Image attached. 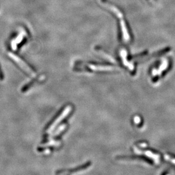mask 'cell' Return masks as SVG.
Returning <instances> with one entry per match:
<instances>
[{"label":"cell","instance_id":"8992f818","mask_svg":"<svg viewBox=\"0 0 175 175\" xmlns=\"http://www.w3.org/2000/svg\"><path fill=\"white\" fill-rule=\"evenodd\" d=\"M66 125L65 124H64V125H61L59 126V128L57 129V130H56L55 132L53 133V135H51V137H54V136H56V135H59V133H61L62 131L65 129Z\"/></svg>","mask_w":175,"mask_h":175},{"label":"cell","instance_id":"ba28073f","mask_svg":"<svg viewBox=\"0 0 175 175\" xmlns=\"http://www.w3.org/2000/svg\"><path fill=\"white\" fill-rule=\"evenodd\" d=\"M3 78H4V76H3V73H2V72L1 70V69L0 68V80L2 81L3 79Z\"/></svg>","mask_w":175,"mask_h":175},{"label":"cell","instance_id":"277c9868","mask_svg":"<svg viewBox=\"0 0 175 175\" xmlns=\"http://www.w3.org/2000/svg\"><path fill=\"white\" fill-rule=\"evenodd\" d=\"M89 68L92 70H97V71H104V70H109L112 69L110 66H106L96 65H89Z\"/></svg>","mask_w":175,"mask_h":175},{"label":"cell","instance_id":"7a4b0ae2","mask_svg":"<svg viewBox=\"0 0 175 175\" xmlns=\"http://www.w3.org/2000/svg\"><path fill=\"white\" fill-rule=\"evenodd\" d=\"M9 56L20 66L21 68H22L30 77H32L33 78L36 77V74L23 60H22L21 59L19 58V57L16 56V54L12 53H9Z\"/></svg>","mask_w":175,"mask_h":175},{"label":"cell","instance_id":"9c48e42d","mask_svg":"<svg viewBox=\"0 0 175 175\" xmlns=\"http://www.w3.org/2000/svg\"><path fill=\"white\" fill-rule=\"evenodd\" d=\"M149 1H151V0H149Z\"/></svg>","mask_w":175,"mask_h":175},{"label":"cell","instance_id":"3957f363","mask_svg":"<svg viewBox=\"0 0 175 175\" xmlns=\"http://www.w3.org/2000/svg\"><path fill=\"white\" fill-rule=\"evenodd\" d=\"M72 106H66L63 112L60 113L59 116L57 117L56 119L54 120V121L50 124V126H49V128L47 129V133H50V132L53 131L54 128L56 127L57 125L61 122V121L65 119L66 117L69 115V113L70 112V111H72Z\"/></svg>","mask_w":175,"mask_h":175},{"label":"cell","instance_id":"5b68a950","mask_svg":"<svg viewBox=\"0 0 175 175\" xmlns=\"http://www.w3.org/2000/svg\"><path fill=\"white\" fill-rule=\"evenodd\" d=\"M24 33L23 32H22L21 34L19 35V36L18 37H17V38H16V40L14 41L13 42H12V47H13V49H14V50H16V48H17V45L19 43H20L21 41L23 40V37H24Z\"/></svg>","mask_w":175,"mask_h":175},{"label":"cell","instance_id":"52a82bcc","mask_svg":"<svg viewBox=\"0 0 175 175\" xmlns=\"http://www.w3.org/2000/svg\"><path fill=\"white\" fill-rule=\"evenodd\" d=\"M60 144V142L57 141H51L50 142H48L45 144H43V145L44 146H57Z\"/></svg>","mask_w":175,"mask_h":175},{"label":"cell","instance_id":"6da1fadb","mask_svg":"<svg viewBox=\"0 0 175 175\" xmlns=\"http://www.w3.org/2000/svg\"><path fill=\"white\" fill-rule=\"evenodd\" d=\"M101 3L108 9L110 10L111 13H112L116 17V18L119 20L118 24L120 26L122 40L125 43L129 42L131 39L130 32L122 13L118 8H117V7L109 2L107 0H101Z\"/></svg>","mask_w":175,"mask_h":175}]
</instances>
